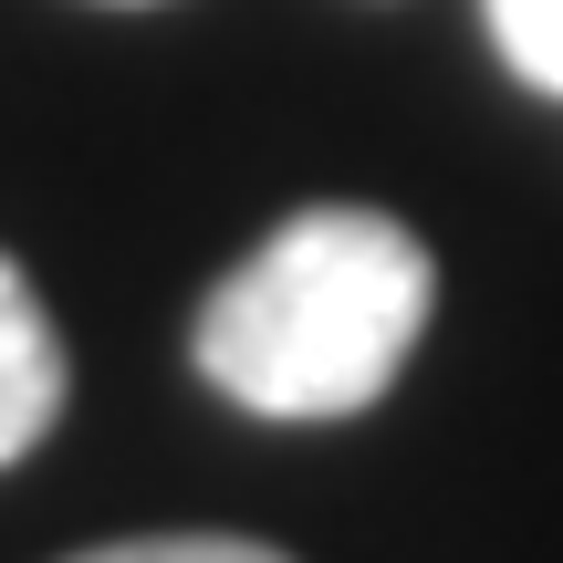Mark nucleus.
<instances>
[{
	"label": "nucleus",
	"instance_id": "f257e3e1",
	"mask_svg": "<svg viewBox=\"0 0 563 563\" xmlns=\"http://www.w3.org/2000/svg\"><path fill=\"white\" fill-rule=\"evenodd\" d=\"M428 313H439V262L418 230L386 209L323 199V209H292L199 302L188 355L241 418L334 428V418H365L407 376Z\"/></svg>",
	"mask_w": 563,
	"mask_h": 563
},
{
	"label": "nucleus",
	"instance_id": "f03ea898",
	"mask_svg": "<svg viewBox=\"0 0 563 563\" xmlns=\"http://www.w3.org/2000/svg\"><path fill=\"white\" fill-rule=\"evenodd\" d=\"M63 418V334L42 313V292L21 282V262L0 251V470L32 460Z\"/></svg>",
	"mask_w": 563,
	"mask_h": 563
},
{
	"label": "nucleus",
	"instance_id": "7ed1b4c3",
	"mask_svg": "<svg viewBox=\"0 0 563 563\" xmlns=\"http://www.w3.org/2000/svg\"><path fill=\"white\" fill-rule=\"evenodd\" d=\"M490 53L532 84V95H563V0H481Z\"/></svg>",
	"mask_w": 563,
	"mask_h": 563
},
{
	"label": "nucleus",
	"instance_id": "20e7f679",
	"mask_svg": "<svg viewBox=\"0 0 563 563\" xmlns=\"http://www.w3.org/2000/svg\"><path fill=\"white\" fill-rule=\"evenodd\" d=\"M74 563H292V553L241 543V532H146V543H95Z\"/></svg>",
	"mask_w": 563,
	"mask_h": 563
},
{
	"label": "nucleus",
	"instance_id": "39448f33",
	"mask_svg": "<svg viewBox=\"0 0 563 563\" xmlns=\"http://www.w3.org/2000/svg\"><path fill=\"white\" fill-rule=\"evenodd\" d=\"M115 11H157V0H115Z\"/></svg>",
	"mask_w": 563,
	"mask_h": 563
}]
</instances>
